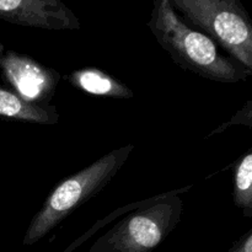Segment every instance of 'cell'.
<instances>
[{
	"instance_id": "obj_10",
	"label": "cell",
	"mask_w": 252,
	"mask_h": 252,
	"mask_svg": "<svg viewBox=\"0 0 252 252\" xmlns=\"http://www.w3.org/2000/svg\"><path fill=\"white\" fill-rule=\"evenodd\" d=\"M251 118H252V101L249 100L248 102L245 103V106H244V107L241 108V110L239 111V112L236 113V115L234 116L230 121H228V122L224 123V125L219 126V127L217 128L216 130H213V132H212L208 137H211V135H213V134H218V133L224 132V130H225L228 127H231V126H235V125L246 126V127L251 128V126H252Z\"/></svg>"
},
{
	"instance_id": "obj_11",
	"label": "cell",
	"mask_w": 252,
	"mask_h": 252,
	"mask_svg": "<svg viewBox=\"0 0 252 252\" xmlns=\"http://www.w3.org/2000/svg\"><path fill=\"white\" fill-rule=\"evenodd\" d=\"M229 252H252V230L248 231L245 235L239 239L238 243Z\"/></svg>"
},
{
	"instance_id": "obj_4",
	"label": "cell",
	"mask_w": 252,
	"mask_h": 252,
	"mask_svg": "<svg viewBox=\"0 0 252 252\" xmlns=\"http://www.w3.org/2000/svg\"><path fill=\"white\" fill-rule=\"evenodd\" d=\"M177 16L252 70V21L241 0H170Z\"/></svg>"
},
{
	"instance_id": "obj_3",
	"label": "cell",
	"mask_w": 252,
	"mask_h": 252,
	"mask_svg": "<svg viewBox=\"0 0 252 252\" xmlns=\"http://www.w3.org/2000/svg\"><path fill=\"white\" fill-rule=\"evenodd\" d=\"M189 189L187 186L145 199L97 239L89 252H152L181 220L184 203L179 194Z\"/></svg>"
},
{
	"instance_id": "obj_8",
	"label": "cell",
	"mask_w": 252,
	"mask_h": 252,
	"mask_svg": "<svg viewBox=\"0 0 252 252\" xmlns=\"http://www.w3.org/2000/svg\"><path fill=\"white\" fill-rule=\"evenodd\" d=\"M66 80L78 90L100 97L132 98L134 95L126 84L95 66L73 70L66 76Z\"/></svg>"
},
{
	"instance_id": "obj_5",
	"label": "cell",
	"mask_w": 252,
	"mask_h": 252,
	"mask_svg": "<svg viewBox=\"0 0 252 252\" xmlns=\"http://www.w3.org/2000/svg\"><path fill=\"white\" fill-rule=\"evenodd\" d=\"M0 70L10 90L34 105H48L56 94L61 74L43 65L29 54L19 53L0 44Z\"/></svg>"
},
{
	"instance_id": "obj_6",
	"label": "cell",
	"mask_w": 252,
	"mask_h": 252,
	"mask_svg": "<svg viewBox=\"0 0 252 252\" xmlns=\"http://www.w3.org/2000/svg\"><path fill=\"white\" fill-rule=\"evenodd\" d=\"M0 19L32 29L79 30L80 21L62 0H0Z\"/></svg>"
},
{
	"instance_id": "obj_1",
	"label": "cell",
	"mask_w": 252,
	"mask_h": 252,
	"mask_svg": "<svg viewBox=\"0 0 252 252\" xmlns=\"http://www.w3.org/2000/svg\"><path fill=\"white\" fill-rule=\"evenodd\" d=\"M148 27L161 48L185 70L224 84L246 81L252 75L250 69L223 56L213 39L187 26L170 0H154Z\"/></svg>"
},
{
	"instance_id": "obj_2",
	"label": "cell",
	"mask_w": 252,
	"mask_h": 252,
	"mask_svg": "<svg viewBox=\"0 0 252 252\" xmlns=\"http://www.w3.org/2000/svg\"><path fill=\"white\" fill-rule=\"evenodd\" d=\"M133 150V144L122 145L62 181L32 218L25 233L24 245L38 243L75 209L97 196L122 169Z\"/></svg>"
},
{
	"instance_id": "obj_9",
	"label": "cell",
	"mask_w": 252,
	"mask_h": 252,
	"mask_svg": "<svg viewBox=\"0 0 252 252\" xmlns=\"http://www.w3.org/2000/svg\"><path fill=\"white\" fill-rule=\"evenodd\" d=\"M233 201L248 218L252 217V150L249 149L236 162L234 172Z\"/></svg>"
},
{
	"instance_id": "obj_7",
	"label": "cell",
	"mask_w": 252,
	"mask_h": 252,
	"mask_svg": "<svg viewBox=\"0 0 252 252\" xmlns=\"http://www.w3.org/2000/svg\"><path fill=\"white\" fill-rule=\"evenodd\" d=\"M0 117L43 126H53L59 122L56 106L30 103L4 86H0Z\"/></svg>"
}]
</instances>
